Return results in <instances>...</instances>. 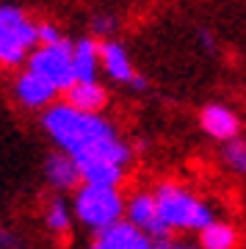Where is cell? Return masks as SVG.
Here are the masks:
<instances>
[{
  "mask_svg": "<svg viewBox=\"0 0 246 249\" xmlns=\"http://www.w3.org/2000/svg\"><path fill=\"white\" fill-rule=\"evenodd\" d=\"M221 160H224V166L229 172H235V175H246V139H232L221 147Z\"/></svg>",
  "mask_w": 246,
  "mask_h": 249,
  "instance_id": "obj_16",
  "label": "cell"
},
{
  "mask_svg": "<svg viewBox=\"0 0 246 249\" xmlns=\"http://www.w3.org/2000/svg\"><path fill=\"white\" fill-rule=\"evenodd\" d=\"M42 124L47 136L55 142V147L72 158H78L91 147H97L105 139H114L116 127L100 114H83L78 108L67 106V103H53L44 108Z\"/></svg>",
  "mask_w": 246,
  "mask_h": 249,
  "instance_id": "obj_1",
  "label": "cell"
},
{
  "mask_svg": "<svg viewBox=\"0 0 246 249\" xmlns=\"http://www.w3.org/2000/svg\"><path fill=\"white\" fill-rule=\"evenodd\" d=\"M72 216L91 232H100L124 219V196L119 188H100L83 183L72 199Z\"/></svg>",
  "mask_w": 246,
  "mask_h": 249,
  "instance_id": "obj_3",
  "label": "cell"
},
{
  "mask_svg": "<svg viewBox=\"0 0 246 249\" xmlns=\"http://www.w3.org/2000/svg\"><path fill=\"white\" fill-rule=\"evenodd\" d=\"M124 222H130L136 230H141L152 241H163L172 235L158 213V202L152 191H136L130 199H124Z\"/></svg>",
  "mask_w": 246,
  "mask_h": 249,
  "instance_id": "obj_6",
  "label": "cell"
},
{
  "mask_svg": "<svg viewBox=\"0 0 246 249\" xmlns=\"http://www.w3.org/2000/svg\"><path fill=\"white\" fill-rule=\"evenodd\" d=\"M14 247H17V238H14V232L0 230V249H14Z\"/></svg>",
  "mask_w": 246,
  "mask_h": 249,
  "instance_id": "obj_20",
  "label": "cell"
},
{
  "mask_svg": "<svg viewBox=\"0 0 246 249\" xmlns=\"http://www.w3.org/2000/svg\"><path fill=\"white\" fill-rule=\"evenodd\" d=\"M67 106L78 108L83 114H100L108 106V91L97 80H75L67 89Z\"/></svg>",
  "mask_w": 246,
  "mask_h": 249,
  "instance_id": "obj_11",
  "label": "cell"
},
{
  "mask_svg": "<svg viewBox=\"0 0 246 249\" xmlns=\"http://www.w3.org/2000/svg\"><path fill=\"white\" fill-rule=\"evenodd\" d=\"M91 28H94V34H100V36L111 34V31H114V17H94Z\"/></svg>",
  "mask_w": 246,
  "mask_h": 249,
  "instance_id": "obj_19",
  "label": "cell"
},
{
  "mask_svg": "<svg viewBox=\"0 0 246 249\" xmlns=\"http://www.w3.org/2000/svg\"><path fill=\"white\" fill-rule=\"evenodd\" d=\"M36 39H39V45H55L64 36L53 22H36Z\"/></svg>",
  "mask_w": 246,
  "mask_h": 249,
  "instance_id": "obj_17",
  "label": "cell"
},
{
  "mask_svg": "<svg viewBox=\"0 0 246 249\" xmlns=\"http://www.w3.org/2000/svg\"><path fill=\"white\" fill-rule=\"evenodd\" d=\"M44 178H47V183L55 191H72L80 183V169H78V163L72 160V155L58 150L44 160Z\"/></svg>",
  "mask_w": 246,
  "mask_h": 249,
  "instance_id": "obj_12",
  "label": "cell"
},
{
  "mask_svg": "<svg viewBox=\"0 0 246 249\" xmlns=\"http://www.w3.org/2000/svg\"><path fill=\"white\" fill-rule=\"evenodd\" d=\"M72 70H75V80H97V70H100V45L94 39H78L72 45Z\"/></svg>",
  "mask_w": 246,
  "mask_h": 249,
  "instance_id": "obj_13",
  "label": "cell"
},
{
  "mask_svg": "<svg viewBox=\"0 0 246 249\" xmlns=\"http://www.w3.org/2000/svg\"><path fill=\"white\" fill-rule=\"evenodd\" d=\"M72 219H75V216H72V205H67L61 196L50 199V205H47V213H44V222H47L50 232H55V235L70 232Z\"/></svg>",
  "mask_w": 246,
  "mask_h": 249,
  "instance_id": "obj_15",
  "label": "cell"
},
{
  "mask_svg": "<svg viewBox=\"0 0 246 249\" xmlns=\"http://www.w3.org/2000/svg\"><path fill=\"white\" fill-rule=\"evenodd\" d=\"M36 22L17 6H0V64L17 67L36 50Z\"/></svg>",
  "mask_w": 246,
  "mask_h": 249,
  "instance_id": "obj_4",
  "label": "cell"
},
{
  "mask_svg": "<svg viewBox=\"0 0 246 249\" xmlns=\"http://www.w3.org/2000/svg\"><path fill=\"white\" fill-rule=\"evenodd\" d=\"M88 249H152V238H147L141 230L122 219L105 230L94 232V241L88 244Z\"/></svg>",
  "mask_w": 246,
  "mask_h": 249,
  "instance_id": "obj_9",
  "label": "cell"
},
{
  "mask_svg": "<svg viewBox=\"0 0 246 249\" xmlns=\"http://www.w3.org/2000/svg\"><path fill=\"white\" fill-rule=\"evenodd\" d=\"M28 72H34L47 83H53L58 91H67L75 83L72 70V42L61 39L55 45H39L28 55Z\"/></svg>",
  "mask_w": 246,
  "mask_h": 249,
  "instance_id": "obj_5",
  "label": "cell"
},
{
  "mask_svg": "<svg viewBox=\"0 0 246 249\" xmlns=\"http://www.w3.org/2000/svg\"><path fill=\"white\" fill-rule=\"evenodd\" d=\"M100 67L116 83H127L133 89H144L147 86V80L133 70V61H130V55H127V50L119 42H114V39L100 42Z\"/></svg>",
  "mask_w": 246,
  "mask_h": 249,
  "instance_id": "obj_7",
  "label": "cell"
},
{
  "mask_svg": "<svg viewBox=\"0 0 246 249\" xmlns=\"http://www.w3.org/2000/svg\"><path fill=\"white\" fill-rule=\"evenodd\" d=\"M152 249H202V247H199V244H191V241L163 238V241H152Z\"/></svg>",
  "mask_w": 246,
  "mask_h": 249,
  "instance_id": "obj_18",
  "label": "cell"
},
{
  "mask_svg": "<svg viewBox=\"0 0 246 249\" xmlns=\"http://www.w3.org/2000/svg\"><path fill=\"white\" fill-rule=\"evenodd\" d=\"M55 94H58V89H55L53 83H47L44 78H39V75H34V72H19L17 80H14V97L22 103L25 108H50L53 106Z\"/></svg>",
  "mask_w": 246,
  "mask_h": 249,
  "instance_id": "obj_10",
  "label": "cell"
},
{
  "mask_svg": "<svg viewBox=\"0 0 246 249\" xmlns=\"http://www.w3.org/2000/svg\"><path fill=\"white\" fill-rule=\"evenodd\" d=\"M199 247L202 249H235L238 247V230L229 222L213 219L208 227L199 230Z\"/></svg>",
  "mask_w": 246,
  "mask_h": 249,
  "instance_id": "obj_14",
  "label": "cell"
},
{
  "mask_svg": "<svg viewBox=\"0 0 246 249\" xmlns=\"http://www.w3.org/2000/svg\"><path fill=\"white\" fill-rule=\"evenodd\" d=\"M152 194L169 232H199L216 219L211 202H205L202 196L193 194L183 183H160Z\"/></svg>",
  "mask_w": 246,
  "mask_h": 249,
  "instance_id": "obj_2",
  "label": "cell"
},
{
  "mask_svg": "<svg viewBox=\"0 0 246 249\" xmlns=\"http://www.w3.org/2000/svg\"><path fill=\"white\" fill-rule=\"evenodd\" d=\"M199 124H202V130L211 139H216L221 144H227V142H232V139L241 136V119H238V114L232 108L221 106V103L205 106L199 111Z\"/></svg>",
  "mask_w": 246,
  "mask_h": 249,
  "instance_id": "obj_8",
  "label": "cell"
}]
</instances>
